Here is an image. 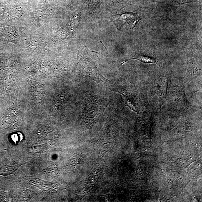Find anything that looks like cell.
I'll list each match as a JSON object with an SVG mask.
<instances>
[{"label": "cell", "instance_id": "obj_2", "mask_svg": "<svg viewBox=\"0 0 202 202\" xmlns=\"http://www.w3.org/2000/svg\"><path fill=\"white\" fill-rule=\"evenodd\" d=\"M136 59L139 61L145 63H155L158 65V61L152 58L149 57L148 56H139L137 57L134 58L130 60ZM129 60V61H130Z\"/></svg>", "mask_w": 202, "mask_h": 202}, {"label": "cell", "instance_id": "obj_1", "mask_svg": "<svg viewBox=\"0 0 202 202\" xmlns=\"http://www.w3.org/2000/svg\"><path fill=\"white\" fill-rule=\"evenodd\" d=\"M113 21L120 30H128L134 28L141 20L137 14L132 13L113 16Z\"/></svg>", "mask_w": 202, "mask_h": 202}, {"label": "cell", "instance_id": "obj_3", "mask_svg": "<svg viewBox=\"0 0 202 202\" xmlns=\"http://www.w3.org/2000/svg\"><path fill=\"white\" fill-rule=\"evenodd\" d=\"M118 92L120 93V94H122V95L124 96L125 98V106H128L129 108L131 110H132L134 112H136L138 114V112L137 110H136L135 107L133 104L132 102V101H131L130 99L128 97V96L126 95V94L123 93Z\"/></svg>", "mask_w": 202, "mask_h": 202}]
</instances>
